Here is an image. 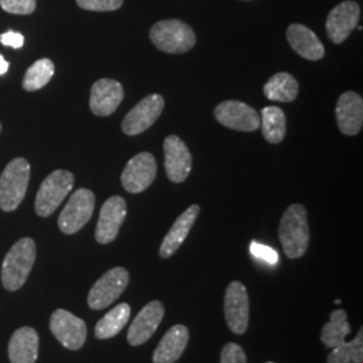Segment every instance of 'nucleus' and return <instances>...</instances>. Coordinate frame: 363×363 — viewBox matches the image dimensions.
<instances>
[{
  "mask_svg": "<svg viewBox=\"0 0 363 363\" xmlns=\"http://www.w3.org/2000/svg\"><path fill=\"white\" fill-rule=\"evenodd\" d=\"M214 116L223 127L241 132H255L259 128V115L241 101H223L216 106Z\"/></svg>",
  "mask_w": 363,
  "mask_h": 363,
  "instance_id": "f8f14e48",
  "label": "nucleus"
},
{
  "mask_svg": "<svg viewBox=\"0 0 363 363\" xmlns=\"http://www.w3.org/2000/svg\"><path fill=\"white\" fill-rule=\"evenodd\" d=\"M50 331L69 350H79L88 335V328L82 319L66 310H57L50 318Z\"/></svg>",
  "mask_w": 363,
  "mask_h": 363,
  "instance_id": "6e6552de",
  "label": "nucleus"
},
{
  "mask_svg": "<svg viewBox=\"0 0 363 363\" xmlns=\"http://www.w3.org/2000/svg\"><path fill=\"white\" fill-rule=\"evenodd\" d=\"M30 164L23 157H15L0 175V208L13 211L26 195L30 181Z\"/></svg>",
  "mask_w": 363,
  "mask_h": 363,
  "instance_id": "7ed1b4c3",
  "label": "nucleus"
},
{
  "mask_svg": "<svg viewBox=\"0 0 363 363\" xmlns=\"http://www.w3.org/2000/svg\"><path fill=\"white\" fill-rule=\"evenodd\" d=\"M298 93L296 78L289 73H277L264 86V94L271 101L292 103Z\"/></svg>",
  "mask_w": 363,
  "mask_h": 363,
  "instance_id": "5701e85b",
  "label": "nucleus"
},
{
  "mask_svg": "<svg viewBox=\"0 0 363 363\" xmlns=\"http://www.w3.org/2000/svg\"><path fill=\"white\" fill-rule=\"evenodd\" d=\"M267 363H274V362H267Z\"/></svg>",
  "mask_w": 363,
  "mask_h": 363,
  "instance_id": "c9c22d12",
  "label": "nucleus"
},
{
  "mask_svg": "<svg viewBox=\"0 0 363 363\" xmlns=\"http://www.w3.org/2000/svg\"><path fill=\"white\" fill-rule=\"evenodd\" d=\"M39 337L31 327H22L13 333L9 343L11 363H35L38 358Z\"/></svg>",
  "mask_w": 363,
  "mask_h": 363,
  "instance_id": "4be33fe9",
  "label": "nucleus"
},
{
  "mask_svg": "<svg viewBox=\"0 0 363 363\" xmlns=\"http://www.w3.org/2000/svg\"><path fill=\"white\" fill-rule=\"evenodd\" d=\"M96 206V196L88 189H78L70 196L65 208L60 214L58 226L65 234L77 233L91 218Z\"/></svg>",
  "mask_w": 363,
  "mask_h": 363,
  "instance_id": "0eeeda50",
  "label": "nucleus"
},
{
  "mask_svg": "<svg viewBox=\"0 0 363 363\" xmlns=\"http://www.w3.org/2000/svg\"><path fill=\"white\" fill-rule=\"evenodd\" d=\"M78 6L88 11H115L123 6V0H76Z\"/></svg>",
  "mask_w": 363,
  "mask_h": 363,
  "instance_id": "c756f323",
  "label": "nucleus"
},
{
  "mask_svg": "<svg viewBox=\"0 0 363 363\" xmlns=\"http://www.w3.org/2000/svg\"><path fill=\"white\" fill-rule=\"evenodd\" d=\"M9 62L4 60V57L0 54V76L6 74L7 70H9Z\"/></svg>",
  "mask_w": 363,
  "mask_h": 363,
  "instance_id": "72a5a7b5",
  "label": "nucleus"
},
{
  "mask_svg": "<svg viewBox=\"0 0 363 363\" xmlns=\"http://www.w3.org/2000/svg\"><path fill=\"white\" fill-rule=\"evenodd\" d=\"M363 328L351 342H345L342 346L333 349L327 357V363H362Z\"/></svg>",
  "mask_w": 363,
  "mask_h": 363,
  "instance_id": "cd10ccee",
  "label": "nucleus"
},
{
  "mask_svg": "<svg viewBox=\"0 0 363 363\" xmlns=\"http://www.w3.org/2000/svg\"><path fill=\"white\" fill-rule=\"evenodd\" d=\"M164 108V99L160 94H150L135 105L121 123L123 132L128 136L143 133L156 123Z\"/></svg>",
  "mask_w": 363,
  "mask_h": 363,
  "instance_id": "1a4fd4ad",
  "label": "nucleus"
},
{
  "mask_svg": "<svg viewBox=\"0 0 363 363\" xmlns=\"http://www.w3.org/2000/svg\"><path fill=\"white\" fill-rule=\"evenodd\" d=\"M0 7L10 13L28 15L34 13L37 7L35 0H0Z\"/></svg>",
  "mask_w": 363,
  "mask_h": 363,
  "instance_id": "c85d7f7f",
  "label": "nucleus"
},
{
  "mask_svg": "<svg viewBox=\"0 0 363 363\" xmlns=\"http://www.w3.org/2000/svg\"><path fill=\"white\" fill-rule=\"evenodd\" d=\"M156 171L157 167L154 156L150 152L138 154L127 163L121 174V183L128 193H143L155 181Z\"/></svg>",
  "mask_w": 363,
  "mask_h": 363,
  "instance_id": "9b49d317",
  "label": "nucleus"
},
{
  "mask_svg": "<svg viewBox=\"0 0 363 363\" xmlns=\"http://www.w3.org/2000/svg\"><path fill=\"white\" fill-rule=\"evenodd\" d=\"M37 256L34 240L22 238L15 242L1 265V283L6 289L16 291L26 283Z\"/></svg>",
  "mask_w": 363,
  "mask_h": 363,
  "instance_id": "f03ea898",
  "label": "nucleus"
},
{
  "mask_svg": "<svg viewBox=\"0 0 363 363\" xmlns=\"http://www.w3.org/2000/svg\"><path fill=\"white\" fill-rule=\"evenodd\" d=\"M164 167L167 177L174 183L186 181L193 167V156L187 145L177 135H169L163 143Z\"/></svg>",
  "mask_w": 363,
  "mask_h": 363,
  "instance_id": "ddd939ff",
  "label": "nucleus"
},
{
  "mask_svg": "<svg viewBox=\"0 0 363 363\" xmlns=\"http://www.w3.org/2000/svg\"><path fill=\"white\" fill-rule=\"evenodd\" d=\"M337 127L343 135H358L363 125V100L355 91H345L335 108Z\"/></svg>",
  "mask_w": 363,
  "mask_h": 363,
  "instance_id": "a211bd4d",
  "label": "nucleus"
},
{
  "mask_svg": "<svg viewBox=\"0 0 363 363\" xmlns=\"http://www.w3.org/2000/svg\"><path fill=\"white\" fill-rule=\"evenodd\" d=\"M0 42L4 45V46H10L13 49H19L23 46L25 43V38L22 34L19 33H15V31H7L4 34L0 35Z\"/></svg>",
  "mask_w": 363,
  "mask_h": 363,
  "instance_id": "473e14b6",
  "label": "nucleus"
},
{
  "mask_svg": "<svg viewBox=\"0 0 363 363\" xmlns=\"http://www.w3.org/2000/svg\"><path fill=\"white\" fill-rule=\"evenodd\" d=\"M127 216V203L124 198L115 195L106 199L96 226V241L100 244H111L116 240L117 234Z\"/></svg>",
  "mask_w": 363,
  "mask_h": 363,
  "instance_id": "4468645a",
  "label": "nucleus"
},
{
  "mask_svg": "<svg viewBox=\"0 0 363 363\" xmlns=\"http://www.w3.org/2000/svg\"><path fill=\"white\" fill-rule=\"evenodd\" d=\"M124 99L121 84L111 78H101L91 86V111L96 116H111Z\"/></svg>",
  "mask_w": 363,
  "mask_h": 363,
  "instance_id": "f3484780",
  "label": "nucleus"
},
{
  "mask_svg": "<svg viewBox=\"0 0 363 363\" xmlns=\"http://www.w3.org/2000/svg\"><path fill=\"white\" fill-rule=\"evenodd\" d=\"M0 130H1V124H0Z\"/></svg>",
  "mask_w": 363,
  "mask_h": 363,
  "instance_id": "f704fd0d",
  "label": "nucleus"
},
{
  "mask_svg": "<svg viewBox=\"0 0 363 363\" xmlns=\"http://www.w3.org/2000/svg\"><path fill=\"white\" fill-rule=\"evenodd\" d=\"M250 253L255 257L262 259V261H265V262H268L271 265L277 264V261H279V255H277V252L274 249L267 247V245H262V244H259L256 241H253L252 245H250Z\"/></svg>",
  "mask_w": 363,
  "mask_h": 363,
  "instance_id": "2f4dec72",
  "label": "nucleus"
},
{
  "mask_svg": "<svg viewBox=\"0 0 363 363\" xmlns=\"http://www.w3.org/2000/svg\"><path fill=\"white\" fill-rule=\"evenodd\" d=\"M74 186V175L66 169H55L39 187L35 211L39 217H49L64 202Z\"/></svg>",
  "mask_w": 363,
  "mask_h": 363,
  "instance_id": "39448f33",
  "label": "nucleus"
},
{
  "mask_svg": "<svg viewBox=\"0 0 363 363\" xmlns=\"http://www.w3.org/2000/svg\"><path fill=\"white\" fill-rule=\"evenodd\" d=\"M220 363H247L245 351L237 343H228L220 352Z\"/></svg>",
  "mask_w": 363,
  "mask_h": 363,
  "instance_id": "7c9ffc66",
  "label": "nucleus"
},
{
  "mask_svg": "<svg viewBox=\"0 0 363 363\" xmlns=\"http://www.w3.org/2000/svg\"><path fill=\"white\" fill-rule=\"evenodd\" d=\"M286 39L291 48L300 57L308 61H319L325 55V46L316 34L303 25H291L286 30Z\"/></svg>",
  "mask_w": 363,
  "mask_h": 363,
  "instance_id": "6ab92c4d",
  "label": "nucleus"
},
{
  "mask_svg": "<svg viewBox=\"0 0 363 363\" xmlns=\"http://www.w3.org/2000/svg\"><path fill=\"white\" fill-rule=\"evenodd\" d=\"M150 38L159 50L169 54L187 52L196 43L193 28L178 19L157 22L150 31Z\"/></svg>",
  "mask_w": 363,
  "mask_h": 363,
  "instance_id": "20e7f679",
  "label": "nucleus"
},
{
  "mask_svg": "<svg viewBox=\"0 0 363 363\" xmlns=\"http://www.w3.org/2000/svg\"><path fill=\"white\" fill-rule=\"evenodd\" d=\"M189 343V330L183 325H172L169 331L162 337L157 345L152 362L175 363L182 357Z\"/></svg>",
  "mask_w": 363,
  "mask_h": 363,
  "instance_id": "412c9836",
  "label": "nucleus"
},
{
  "mask_svg": "<svg viewBox=\"0 0 363 363\" xmlns=\"http://www.w3.org/2000/svg\"><path fill=\"white\" fill-rule=\"evenodd\" d=\"M361 16V9L357 1L347 0L337 4L335 9L328 13L325 30L328 38L334 43H342L349 38L351 33L358 26Z\"/></svg>",
  "mask_w": 363,
  "mask_h": 363,
  "instance_id": "2eb2a0df",
  "label": "nucleus"
},
{
  "mask_svg": "<svg viewBox=\"0 0 363 363\" xmlns=\"http://www.w3.org/2000/svg\"><path fill=\"white\" fill-rule=\"evenodd\" d=\"M54 64L49 58H42L28 67L23 78V88L27 91H38L49 84L54 76Z\"/></svg>",
  "mask_w": 363,
  "mask_h": 363,
  "instance_id": "bb28decb",
  "label": "nucleus"
},
{
  "mask_svg": "<svg viewBox=\"0 0 363 363\" xmlns=\"http://www.w3.org/2000/svg\"><path fill=\"white\" fill-rule=\"evenodd\" d=\"M199 210L201 208L198 205H191L184 213H182L178 220L174 222V225L171 226L169 233L166 234L160 245L159 255L162 259H169L181 247L182 244L190 233L191 228L194 226Z\"/></svg>",
  "mask_w": 363,
  "mask_h": 363,
  "instance_id": "aec40b11",
  "label": "nucleus"
},
{
  "mask_svg": "<svg viewBox=\"0 0 363 363\" xmlns=\"http://www.w3.org/2000/svg\"><path fill=\"white\" fill-rule=\"evenodd\" d=\"M164 318V306L162 301H150L142 311L136 315L127 334L130 346H140L155 334L157 327Z\"/></svg>",
  "mask_w": 363,
  "mask_h": 363,
  "instance_id": "dca6fc26",
  "label": "nucleus"
},
{
  "mask_svg": "<svg viewBox=\"0 0 363 363\" xmlns=\"http://www.w3.org/2000/svg\"><path fill=\"white\" fill-rule=\"evenodd\" d=\"M130 318V304L121 303L97 322L94 328V335L97 339H109V337H116L117 334L128 323Z\"/></svg>",
  "mask_w": 363,
  "mask_h": 363,
  "instance_id": "393cba45",
  "label": "nucleus"
},
{
  "mask_svg": "<svg viewBox=\"0 0 363 363\" xmlns=\"http://www.w3.org/2000/svg\"><path fill=\"white\" fill-rule=\"evenodd\" d=\"M259 125L267 142L279 144L286 138V121L284 112L279 106H267L261 111Z\"/></svg>",
  "mask_w": 363,
  "mask_h": 363,
  "instance_id": "a878e982",
  "label": "nucleus"
},
{
  "mask_svg": "<svg viewBox=\"0 0 363 363\" xmlns=\"http://www.w3.org/2000/svg\"><path fill=\"white\" fill-rule=\"evenodd\" d=\"M128 283L130 273L125 268L117 267L108 271L91 286L88 295V306L96 311L104 310L118 298Z\"/></svg>",
  "mask_w": 363,
  "mask_h": 363,
  "instance_id": "423d86ee",
  "label": "nucleus"
},
{
  "mask_svg": "<svg viewBox=\"0 0 363 363\" xmlns=\"http://www.w3.org/2000/svg\"><path fill=\"white\" fill-rule=\"evenodd\" d=\"M350 333L347 312L345 310H335L330 315V322L323 325L320 339L325 347L335 349L346 342V337Z\"/></svg>",
  "mask_w": 363,
  "mask_h": 363,
  "instance_id": "b1692460",
  "label": "nucleus"
},
{
  "mask_svg": "<svg viewBox=\"0 0 363 363\" xmlns=\"http://www.w3.org/2000/svg\"><path fill=\"white\" fill-rule=\"evenodd\" d=\"M223 308L229 330L237 335L245 334L249 325V296L247 286L240 281L230 283L226 288Z\"/></svg>",
  "mask_w": 363,
  "mask_h": 363,
  "instance_id": "9d476101",
  "label": "nucleus"
},
{
  "mask_svg": "<svg viewBox=\"0 0 363 363\" xmlns=\"http://www.w3.org/2000/svg\"><path fill=\"white\" fill-rule=\"evenodd\" d=\"M279 238L288 259H300L310 245V228L307 210L303 205H291L283 214L279 226Z\"/></svg>",
  "mask_w": 363,
  "mask_h": 363,
  "instance_id": "f257e3e1",
  "label": "nucleus"
}]
</instances>
